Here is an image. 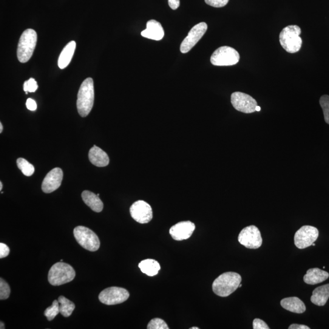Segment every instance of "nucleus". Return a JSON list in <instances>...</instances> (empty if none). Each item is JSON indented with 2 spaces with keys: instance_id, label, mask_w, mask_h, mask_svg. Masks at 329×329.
<instances>
[{
  "instance_id": "nucleus-9",
  "label": "nucleus",
  "mask_w": 329,
  "mask_h": 329,
  "mask_svg": "<svg viewBox=\"0 0 329 329\" xmlns=\"http://www.w3.org/2000/svg\"><path fill=\"white\" fill-rule=\"evenodd\" d=\"M238 240L241 245L248 249H258L262 245V235L256 226H249L242 229Z\"/></svg>"
},
{
  "instance_id": "nucleus-17",
  "label": "nucleus",
  "mask_w": 329,
  "mask_h": 329,
  "mask_svg": "<svg viewBox=\"0 0 329 329\" xmlns=\"http://www.w3.org/2000/svg\"><path fill=\"white\" fill-rule=\"evenodd\" d=\"M89 158L90 162L96 167H104L108 166L109 163V157L106 152L102 150L100 147L93 146L90 149Z\"/></svg>"
},
{
  "instance_id": "nucleus-33",
  "label": "nucleus",
  "mask_w": 329,
  "mask_h": 329,
  "mask_svg": "<svg viewBox=\"0 0 329 329\" xmlns=\"http://www.w3.org/2000/svg\"><path fill=\"white\" fill-rule=\"evenodd\" d=\"M10 249L6 244L0 243V259L7 257L10 254Z\"/></svg>"
},
{
  "instance_id": "nucleus-15",
  "label": "nucleus",
  "mask_w": 329,
  "mask_h": 329,
  "mask_svg": "<svg viewBox=\"0 0 329 329\" xmlns=\"http://www.w3.org/2000/svg\"><path fill=\"white\" fill-rule=\"evenodd\" d=\"M195 229L194 223L190 221H182L172 226L170 229V234L174 240L182 241L189 239Z\"/></svg>"
},
{
  "instance_id": "nucleus-20",
  "label": "nucleus",
  "mask_w": 329,
  "mask_h": 329,
  "mask_svg": "<svg viewBox=\"0 0 329 329\" xmlns=\"http://www.w3.org/2000/svg\"><path fill=\"white\" fill-rule=\"evenodd\" d=\"M82 200L93 211L101 212L103 209V203L97 195L85 191L82 193Z\"/></svg>"
},
{
  "instance_id": "nucleus-27",
  "label": "nucleus",
  "mask_w": 329,
  "mask_h": 329,
  "mask_svg": "<svg viewBox=\"0 0 329 329\" xmlns=\"http://www.w3.org/2000/svg\"><path fill=\"white\" fill-rule=\"evenodd\" d=\"M319 103L324 113L325 121L329 124V96H322L320 98Z\"/></svg>"
},
{
  "instance_id": "nucleus-21",
  "label": "nucleus",
  "mask_w": 329,
  "mask_h": 329,
  "mask_svg": "<svg viewBox=\"0 0 329 329\" xmlns=\"http://www.w3.org/2000/svg\"><path fill=\"white\" fill-rule=\"evenodd\" d=\"M76 44L75 41H71L62 51L58 59V66L61 69H64L70 63L75 53Z\"/></svg>"
},
{
  "instance_id": "nucleus-2",
  "label": "nucleus",
  "mask_w": 329,
  "mask_h": 329,
  "mask_svg": "<svg viewBox=\"0 0 329 329\" xmlns=\"http://www.w3.org/2000/svg\"><path fill=\"white\" fill-rule=\"evenodd\" d=\"M242 277L234 272H227L221 274L214 280L212 290L220 297H228L239 288Z\"/></svg>"
},
{
  "instance_id": "nucleus-36",
  "label": "nucleus",
  "mask_w": 329,
  "mask_h": 329,
  "mask_svg": "<svg viewBox=\"0 0 329 329\" xmlns=\"http://www.w3.org/2000/svg\"><path fill=\"white\" fill-rule=\"evenodd\" d=\"M289 329H310L308 326L302 324H293L290 325Z\"/></svg>"
},
{
  "instance_id": "nucleus-38",
  "label": "nucleus",
  "mask_w": 329,
  "mask_h": 329,
  "mask_svg": "<svg viewBox=\"0 0 329 329\" xmlns=\"http://www.w3.org/2000/svg\"><path fill=\"white\" fill-rule=\"evenodd\" d=\"M3 129H4V127H3V124L1 123H0V133L2 132Z\"/></svg>"
},
{
  "instance_id": "nucleus-10",
  "label": "nucleus",
  "mask_w": 329,
  "mask_h": 329,
  "mask_svg": "<svg viewBox=\"0 0 329 329\" xmlns=\"http://www.w3.org/2000/svg\"><path fill=\"white\" fill-rule=\"evenodd\" d=\"M318 236L319 231L315 227L303 226L294 235V245L300 249L307 248L315 242Z\"/></svg>"
},
{
  "instance_id": "nucleus-35",
  "label": "nucleus",
  "mask_w": 329,
  "mask_h": 329,
  "mask_svg": "<svg viewBox=\"0 0 329 329\" xmlns=\"http://www.w3.org/2000/svg\"><path fill=\"white\" fill-rule=\"evenodd\" d=\"M169 5L173 10H177L180 6V0H169Z\"/></svg>"
},
{
  "instance_id": "nucleus-1",
  "label": "nucleus",
  "mask_w": 329,
  "mask_h": 329,
  "mask_svg": "<svg viewBox=\"0 0 329 329\" xmlns=\"http://www.w3.org/2000/svg\"><path fill=\"white\" fill-rule=\"evenodd\" d=\"M95 92L93 79L88 78L82 82L77 98V109L82 117L89 114L94 104Z\"/></svg>"
},
{
  "instance_id": "nucleus-16",
  "label": "nucleus",
  "mask_w": 329,
  "mask_h": 329,
  "mask_svg": "<svg viewBox=\"0 0 329 329\" xmlns=\"http://www.w3.org/2000/svg\"><path fill=\"white\" fill-rule=\"evenodd\" d=\"M141 35L147 39L160 41L163 39L164 33L160 23L151 20L147 22L146 29L141 33Z\"/></svg>"
},
{
  "instance_id": "nucleus-30",
  "label": "nucleus",
  "mask_w": 329,
  "mask_h": 329,
  "mask_svg": "<svg viewBox=\"0 0 329 329\" xmlns=\"http://www.w3.org/2000/svg\"><path fill=\"white\" fill-rule=\"evenodd\" d=\"M38 89V83L34 78H30L24 82V90L25 92H35Z\"/></svg>"
},
{
  "instance_id": "nucleus-13",
  "label": "nucleus",
  "mask_w": 329,
  "mask_h": 329,
  "mask_svg": "<svg viewBox=\"0 0 329 329\" xmlns=\"http://www.w3.org/2000/svg\"><path fill=\"white\" fill-rule=\"evenodd\" d=\"M130 214L132 218L140 224L148 223L152 218L151 206L145 201H136L130 208Z\"/></svg>"
},
{
  "instance_id": "nucleus-6",
  "label": "nucleus",
  "mask_w": 329,
  "mask_h": 329,
  "mask_svg": "<svg viewBox=\"0 0 329 329\" xmlns=\"http://www.w3.org/2000/svg\"><path fill=\"white\" fill-rule=\"evenodd\" d=\"M73 234L79 245L86 250L94 252L100 248V239L91 229L84 226H78L74 229Z\"/></svg>"
},
{
  "instance_id": "nucleus-42",
  "label": "nucleus",
  "mask_w": 329,
  "mask_h": 329,
  "mask_svg": "<svg viewBox=\"0 0 329 329\" xmlns=\"http://www.w3.org/2000/svg\"><path fill=\"white\" fill-rule=\"evenodd\" d=\"M312 246H315V244H314V243H313V244H312Z\"/></svg>"
},
{
  "instance_id": "nucleus-19",
  "label": "nucleus",
  "mask_w": 329,
  "mask_h": 329,
  "mask_svg": "<svg viewBox=\"0 0 329 329\" xmlns=\"http://www.w3.org/2000/svg\"><path fill=\"white\" fill-rule=\"evenodd\" d=\"M280 305L285 310L295 313H303L306 307L301 300L297 297H286L280 301Z\"/></svg>"
},
{
  "instance_id": "nucleus-28",
  "label": "nucleus",
  "mask_w": 329,
  "mask_h": 329,
  "mask_svg": "<svg viewBox=\"0 0 329 329\" xmlns=\"http://www.w3.org/2000/svg\"><path fill=\"white\" fill-rule=\"evenodd\" d=\"M11 288L9 284L3 279H0V299L5 300L9 298Z\"/></svg>"
},
{
  "instance_id": "nucleus-29",
  "label": "nucleus",
  "mask_w": 329,
  "mask_h": 329,
  "mask_svg": "<svg viewBox=\"0 0 329 329\" xmlns=\"http://www.w3.org/2000/svg\"><path fill=\"white\" fill-rule=\"evenodd\" d=\"M148 329H169V326L163 319L160 318L152 319L147 324Z\"/></svg>"
},
{
  "instance_id": "nucleus-12",
  "label": "nucleus",
  "mask_w": 329,
  "mask_h": 329,
  "mask_svg": "<svg viewBox=\"0 0 329 329\" xmlns=\"http://www.w3.org/2000/svg\"><path fill=\"white\" fill-rule=\"evenodd\" d=\"M208 25L205 22H201L192 28L185 39L181 45L180 51L182 53L190 52L196 44L203 38L208 30Z\"/></svg>"
},
{
  "instance_id": "nucleus-5",
  "label": "nucleus",
  "mask_w": 329,
  "mask_h": 329,
  "mask_svg": "<svg viewBox=\"0 0 329 329\" xmlns=\"http://www.w3.org/2000/svg\"><path fill=\"white\" fill-rule=\"evenodd\" d=\"M38 41V35L33 29H28L20 38L18 48V58L21 63L29 61L33 55Z\"/></svg>"
},
{
  "instance_id": "nucleus-3",
  "label": "nucleus",
  "mask_w": 329,
  "mask_h": 329,
  "mask_svg": "<svg viewBox=\"0 0 329 329\" xmlns=\"http://www.w3.org/2000/svg\"><path fill=\"white\" fill-rule=\"evenodd\" d=\"M300 34L301 30L297 25H290L283 28L280 33L279 41L286 52L290 53L299 52L302 45Z\"/></svg>"
},
{
  "instance_id": "nucleus-25",
  "label": "nucleus",
  "mask_w": 329,
  "mask_h": 329,
  "mask_svg": "<svg viewBox=\"0 0 329 329\" xmlns=\"http://www.w3.org/2000/svg\"><path fill=\"white\" fill-rule=\"evenodd\" d=\"M18 168L21 170L22 174L27 177H31L35 173V167L25 158H19L17 160Z\"/></svg>"
},
{
  "instance_id": "nucleus-26",
  "label": "nucleus",
  "mask_w": 329,
  "mask_h": 329,
  "mask_svg": "<svg viewBox=\"0 0 329 329\" xmlns=\"http://www.w3.org/2000/svg\"><path fill=\"white\" fill-rule=\"evenodd\" d=\"M59 303L58 300H55L53 302V304L50 307L47 308L45 310L44 314L47 317L48 320H52L55 317L58 315V313H60V308H59Z\"/></svg>"
},
{
  "instance_id": "nucleus-8",
  "label": "nucleus",
  "mask_w": 329,
  "mask_h": 329,
  "mask_svg": "<svg viewBox=\"0 0 329 329\" xmlns=\"http://www.w3.org/2000/svg\"><path fill=\"white\" fill-rule=\"evenodd\" d=\"M129 297L128 291L117 286H112L105 289L99 294V300L100 302L107 305L119 304L125 302Z\"/></svg>"
},
{
  "instance_id": "nucleus-32",
  "label": "nucleus",
  "mask_w": 329,
  "mask_h": 329,
  "mask_svg": "<svg viewBox=\"0 0 329 329\" xmlns=\"http://www.w3.org/2000/svg\"><path fill=\"white\" fill-rule=\"evenodd\" d=\"M254 329H269L268 325L263 320L256 318L253 320Z\"/></svg>"
},
{
  "instance_id": "nucleus-31",
  "label": "nucleus",
  "mask_w": 329,
  "mask_h": 329,
  "mask_svg": "<svg viewBox=\"0 0 329 329\" xmlns=\"http://www.w3.org/2000/svg\"><path fill=\"white\" fill-rule=\"evenodd\" d=\"M206 4L214 8H222L228 4L229 0H204Z\"/></svg>"
},
{
  "instance_id": "nucleus-24",
  "label": "nucleus",
  "mask_w": 329,
  "mask_h": 329,
  "mask_svg": "<svg viewBox=\"0 0 329 329\" xmlns=\"http://www.w3.org/2000/svg\"><path fill=\"white\" fill-rule=\"evenodd\" d=\"M58 301L60 303L59 308H60V313L62 315L66 317L72 315L73 311L75 308V303L63 296L59 297Z\"/></svg>"
},
{
  "instance_id": "nucleus-43",
  "label": "nucleus",
  "mask_w": 329,
  "mask_h": 329,
  "mask_svg": "<svg viewBox=\"0 0 329 329\" xmlns=\"http://www.w3.org/2000/svg\"><path fill=\"white\" fill-rule=\"evenodd\" d=\"M242 284H240V285H239V287H242Z\"/></svg>"
},
{
  "instance_id": "nucleus-11",
  "label": "nucleus",
  "mask_w": 329,
  "mask_h": 329,
  "mask_svg": "<svg viewBox=\"0 0 329 329\" xmlns=\"http://www.w3.org/2000/svg\"><path fill=\"white\" fill-rule=\"evenodd\" d=\"M231 103L238 111L245 113L256 112V107L258 106L256 100L252 96L240 92L232 93Z\"/></svg>"
},
{
  "instance_id": "nucleus-22",
  "label": "nucleus",
  "mask_w": 329,
  "mask_h": 329,
  "mask_svg": "<svg viewBox=\"0 0 329 329\" xmlns=\"http://www.w3.org/2000/svg\"><path fill=\"white\" fill-rule=\"evenodd\" d=\"M328 298L329 283L314 289L311 297V301L317 306H324Z\"/></svg>"
},
{
  "instance_id": "nucleus-39",
  "label": "nucleus",
  "mask_w": 329,
  "mask_h": 329,
  "mask_svg": "<svg viewBox=\"0 0 329 329\" xmlns=\"http://www.w3.org/2000/svg\"><path fill=\"white\" fill-rule=\"evenodd\" d=\"M256 111H257V112H260V110H261L260 107L259 106H257L256 107Z\"/></svg>"
},
{
  "instance_id": "nucleus-40",
  "label": "nucleus",
  "mask_w": 329,
  "mask_h": 329,
  "mask_svg": "<svg viewBox=\"0 0 329 329\" xmlns=\"http://www.w3.org/2000/svg\"><path fill=\"white\" fill-rule=\"evenodd\" d=\"M3 189V184L2 182H0V191H2Z\"/></svg>"
},
{
  "instance_id": "nucleus-18",
  "label": "nucleus",
  "mask_w": 329,
  "mask_h": 329,
  "mask_svg": "<svg viewBox=\"0 0 329 329\" xmlns=\"http://www.w3.org/2000/svg\"><path fill=\"white\" fill-rule=\"evenodd\" d=\"M329 277L327 272L319 268L309 269L303 277V281L307 284L315 285L324 282Z\"/></svg>"
},
{
  "instance_id": "nucleus-41",
  "label": "nucleus",
  "mask_w": 329,
  "mask_h": 329,
  "mask_svg": "<svg viewBox=\"0 0 329 329\" xmlns=\"http://www.w3.org/2000/svg\"><path fill=\"white\" fill-rule=\"evenodd\" d=\"M191 329H199V327H192V328H191Z\"/></svg>"
},
{
  "instance_id": "nucleus-23",
  "label": "nucleus",
  "mask_w": 329,
  "mask_h": 329,
  "mask_svg": "<svg viewBox=\"0 0 329 329\" xmlns=\"http://www.w3.org/2000/svg\"><path fill=\"white\" fill-rule=\"evenodd\" d=\"M138 267L142 273L148 276H154L160 269V266L157 261L153 259H146L139 263Z\"/></svg>"
},
{
  "instance_id": "nucleus-14",
  "label": "nucleus",
  "mask_w": 329,
  "mask_h": 329,
  "mask_svg": "<svg viewBox=\"0 0 329 329\" xmlns=\"http://www.w3.org/2000/svg\"><path fill=\"white\" fill-rule=\"evenodd\" d=\"M63 180V172L59 168L54 169L48 173L42 184V189L45 194H50L59 188Z\"/></svg>"
},
{
  "instance_id": "nucleus-34",
  "label": "nucleus",
  "mask_w": 329,
  "mask_h": 329,
  "mask_svg": "<svg viewBox=\"0 0 329 329\" xmlns=\"http://www.w3.org/2000/svg\"><path fill=\"white\" fill-rule=\"evenodd\" d=\"M26 106L28 109L31 110V111H35L37 108H38V106H37L36 101L31 98L28 99L26 103Z\"/></svg>"
},
{
  "instance_id": "nucleus-4",
  "label": "nucleus",
  "mask_w": 329,
  "mask_h": 329,
  "mask_svg": "<svg viewBox=\"0 0 329 329\" xmlns=\"http://www.w3.org/2000/svg\"><path fill=\"white\" fill-rule=\"evenodd\" d=\"M76 272L72 266L60 262L55 263L48 273V282L53 286H59L69 283L75 279Z\"/></svg>"
},
{
  "instance_id": "nucleus-37",
  "label": "nucleus",
  "mask_w": 329,
  "mask_h": 329,
  "mask_svg": "<svg viewBox=\"0 0 329 329\" xmlns=\"http://www.w3.org/2000/svg\"><path fill=\"white\" fill-rule=\"evenodd\" d=\"M0 328H1V329L5 328L4 323L2 322V321H1V322H0Z\"/></svg>"
},
{
  "instance_id": "nucleus-7",
  "label": "nucleus",
  "mask_w": 329,
  "mask_h": 329,
  "mask_svg": "<svg viewBox=\"0 0 329 329\" xmlns=\"http://www.w3.org/2000/svg\"><path fill=\"white\" fill-rule=\"evenodd\" d=\"M240 60V55L234 48L224 46L218 48L212 54L211 62L215 66H231L237 64Z\"/></svg>"
}]
</instances>
